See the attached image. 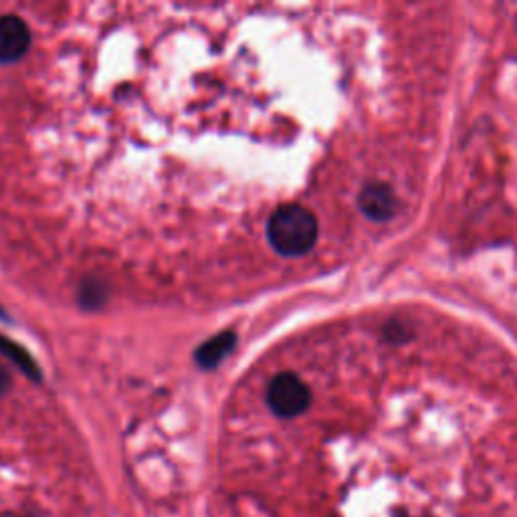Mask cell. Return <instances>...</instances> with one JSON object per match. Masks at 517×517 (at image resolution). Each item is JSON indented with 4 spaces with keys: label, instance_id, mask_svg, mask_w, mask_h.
Listing matches in <instances>:
<instances>
[{
    "label": "cell",
    "instance_id": "cell-1",
    "mask_svg": "<svg viewBox=\"0 0 517 517\" xmlns=\"http://www.w3.org/2000/svg\"><path fill=\"white\" fill-rule=\"evenodd\" d=\"M267 239L283 257H301L318 241V221L299 204H283L267 223Z\"/></svg>",
    "mask_w": 517,
    "mask_h": 517
},
{
    "label": "cell",
    "instance_id": "cell-2",
    "mask_svg": "<svg viewBox=\"0 0 517 517\" xmlns=\"http://www.w3.org/2000/svg\"><path fill=\"white\" fill-rule=\"evenodd\" d=\"M309 402H312V392L299 376L291 372L275 376L267 388V404L279 419H295L303 415Z\"/></svg>",
    "mask_w": 517,
    "mask_h": 517
},
{
    "label": "cell",
    "instance_id": "cell-3",
    "mask_svg": "<svg viewBox=\"0 0 517 517\" xmlns=\"http://www.w3.org/2000/svg\"><path fill=\"white\" fill-rule=\"evenodd\" d=\"M31 45V33L23 19L17 15L0 17V63L9 65L19 61Z\"/></svg>",
    "mask_w": 517,
    "mask_h": 517
},
{
    "label": "cell",
    "instance_id": "cell-4",
    "mask_svg": "<svg viewBox=\"0 0 517 517\" xmlns=\"http://www.w3.org/2000/svg\"><path fill=\"white\" fill-rule=\"evenodd\" d=\"M358 206L368 219L384 223L394 217V213L398 209V200L390 186H386L382 182H372L362 188V192L358 196Z\"/></svg>",
    "mask_w": 517,
    "mask_h": 517
},
{
    "label": "cell",
    "instance_id": "cell-5",
    "mask_svg": "<svg viewBox=\"0 0 517 517\" xmlns=\"http://www.w3.org/2000/svg\"><path fill=\"white\" fill-rule=\"evenodd\" d=\"M237 344V338L233 332H223L215 338H211L206 344H202L198 350H196V362L206 368V370H213L217 368L229 354L231 350L235 348Z\"/></svg>",
    "mask_w": 517,
    "mask_h": 517
},
{
    "label": "cell",
    "instance_id": "cell-6",
    "mask_svg": "<svg viewBox=\"0 0 517 517\" xmlns=\"http://www.w3.org/2000/svg\"><path fill=\"white\" fill-rule=\"evenodd\" d=\"M7 386H9V378H7V374L3 370H0V394L7 390Z\"/></svg>",
    "mask_w": 517,
    "mask_h": 517
}]
</instances>
